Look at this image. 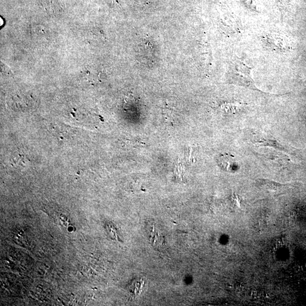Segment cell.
Wrapping results in <instances>:
<instances>
[{"instance_id": "obj_6", "label": "cell", "mask_w": 306, "mask_h": 306, "mask_svg": "<svg viewBox=\"0 0 306 306\" xmlns=\"http://www.w3.org/2000/svg\"><path fill=\"white\" fill-rule=\"evenodd\" d=\"M1 64H2V66H1L2 72H3V73L4 74H10V75L12 74V72L11 70L10 69V67L7 66L6 65L4 64V63H3L2 62L1 63Z\"/></svg>"}, {"instance_id": "obj_2", "label": "cell", "mask_w": 306, "mask_h": 306, "mask_svg": "<svg viewBox=\"0 0 306 306\" xmlns=\"http://www.w3.org/2000/svg\"><path fill=\"white\" fill-rule=\"evenodd\" d=\"M267 46L276 51H281L286 49L284 38L281 35L278 34H271L267 35L264 39Z\"/></svg>"}, {"instance_id": "obj_1", "label": "cell", "mask_w": 306, "mask_h": 306, "mask_svg": "<svg viewBox=\"0 0 306 306\" xmlns=\"http://www.w3.org/2000/svg\"><path fill=\"white\" fill-rule=\"evenodd\" d=\"M230 83L246 88L260 91L252 78L251 67L241 60H235L228 71Z\"/></svg>"}, {"instance_id": "obj_5", "label": "cell", "mask_w": 306, "mask_h": 306, "mask_svg": "<svg viewBox=\"0 0 306 306\" xmlns=\"http://www.w3.org/2000/svg\"><path fill=\"white\" fill-rule=\"evenodd\" d=\"M261 184L267 190L272 191H276L278 189L281 188V184L269 181L268 180H262Z\"/></svg>"}, {"instance_id": "obj_3", "label": "cell", "mask_w": 306, "mask_h": 306, "mask_svg": "<svg viewBox=\"0 0 306 306\" xmlns=\"http://www.w3.org/2000/svg\"><path fill=\"white\" fill-rule=\"evenodd\" d=\"M219 164L222 168L227 171L232 172L235 165V160L234 157L228 155H223L220 156L218 160Z\"/></svg>"}, {"instance_id": "obj_4", "label": "cell", "mask_w": 306, "mask_h": 306, "mask_svg": "<svg viewBox=\"0 0 306 306\" xmlns=\"http://www.w3.org/2000/svg\"><path fill=\"white\" fill-rule=\"evenodd\" d=\"M43 4L48 12L52 15H57L62 11L57 0H43Z\"/></svg>"}]
</instances>
